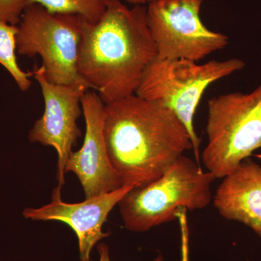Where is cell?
<instances>
[{
    "instance_id": "6da1fadb",
    "label": "cell",
    "mask_w": 261,
    "mask_h": 261,
    "mask_svg": "<svg viewBox=\"0 0 261 261\" xmlns=\"http://www.w3.org/2000/svg\"><path fill=\"white\" fill-rule=\"evenodd\" d=\"M103 133L122 186H145L192 150L185 125L171 110L132 94L105 104Z\"/></svg>"
},
{
    "instance_id": "7a4b0ae2",
    "label": "cell",
    "mask_w": 261,
    "mask_h": 261,
    "mask_svg": "<svg viewBox=\"0 0 261 261\" xmlns=\"http://www.w3.org/2000/svg\"><path fill=\"white\" fill-rule=\"evenodd\" d=\"M157 56L145 5L106 0L97 23L82 18L79 73L105 104L135 94Z\"/></svg>"
},
{
    "instance_id": "3957f363",
    "label": "cell",
    "mask_w": 261,
    "mask_h": 261,
    "mask_svg": "<svg viewBox=\"0 0 261 261\" xmlns=\"http://www.w3.org/2000/svg\"><path fill=\"white\" fill-rule=\"evenodd\" d=\"M210 171L181 155L162 176L145 186L135 187L118 202L126 229L145 232L174 220L181 209L205 208L212 200Z\"/></svg>"
},
{
    "instance_id": "277c9868",
    "label": "cell",
    "mask_w": 261,
    "mask_h": 261,
    "mask_svg": "<svg viewBox=\"0 0 261 261\" xmlns=\"http://www.w3.org/2000/svg\"><path fill=\"white\" fill-rule=\"evenodd\" d=\"M238 58L198 64L186 59L156 58L146 69L135 94L172 111L188 130L196 162L200 165L201 140L194 117L202 95L211 84L243 69Z\"/></svg>"
},
{
    "instance_id": "5b68a950",
    "label": "cell",
    "mask_w": 261,
    "mask_h": 261,
    "mask_svg": "<svg viewBox=\"0 0 261 261\" xmlns=\"http://www.w3.org/2000/svg\"><path fill=\"white\" fill-rule=\"evenodd\" d=\"M206 134L202 163L216 178H224L261 148V84L250 93L211 98Z\"/></svg>"
},
{
    "instance_id": "8992f818",
    "label": "cell",
    "mask_w": 261,
    "mask_h": 261,
    "mask_svg": "<svg viewBox=\"0 0 261 261\" xmlns=\"http://www.w3.org/2000/svg\"><path fill=\"white\" fill-rule=\"evenodd\" d=\"M82 21L80 15L51 13L41 5H28L18 24L17 53L30 58L40 56L44 75L51 83L91 89L78 70Z\"/></svg>"
},
{
    "instance_id": "52a82bcc",
    "label": "cell",
    "mask_w": 261,
    "mask_h": 261,
    "mask_svg": "<svg viewBox=\"0 0 261 261\" xmlns=\"http://www.w3.org/2000/svg\"><path fill=\"white\" fill-rule=\"evenodd\" d=\"M204 0H155L147 7V25L157 58L198 62L228 45V38L202 21Z\"/></svg>"
},
{
    "instance_id": "ba28073f",
    "label": "cell",
    "mask_w": 261,
    "mask_h": 261,
    "mask_svg": "<svg viewBox=\"0 0 261 261\" xmlns=\"http://www.w3.org/2000/svg\"><path fill=\"white\" fill-rule=\"evenodd\" d=\"M32 73L42 90L44 111L29 132V140L56 149L57 180L63 187L65 166L82 136L77 120L83 114L82 99L89 89L85 86L51 83L46 78L42 67L37 64Z\"/></svg>"
},
{
    "instance_id": "9c48e42d",
    "label": "cell",
    "mask_w": 261,
    "mask_h": 261,
    "mask_svg": "<svg viewBox=\"0 0 261 261\" xmlns=\"http://www.w3.org/2000/svg\"><path fill=\"white\" fill-rule=\"evenodd\" d=\"M86 123L83 145L70 154L65 173L73 172L83 187L85 199L108 193L122 187L108 157L103 133L105 103L95 91H87L82 99Z\"/></svg>"
},
{
    "instance_id": "30bf717a",
    "label": "cell",
    "mask_w": 261,
    "mask_h": 261,
    "mask_svg": "<svg viewBox=\"0 0 261 261\" xmlns=\"http://www.w3.org/2000/svg\"><path fill=\"white\" fill-rule=\"evenodd\" d=\"M133 188L135 187L124 185L82 202L68 203L62 200V187L58 185L53 190L49 204L39 208H25L23 214L25 219L33 221H56L68 225L78 238L80 260L91 261L92 249L111 234L102 231L108 215Z\"/></svg>"
},
{
    "instance_id": "8fae6325",
    "label": "cell",
    "mask_w": 261,
    "mask_h": 261,
    "mask_svg": "<svg viewBox=\"0 0 261 261\" xmlns=\"http://www.w3.org/2000/svg\"><path fill=\"white\" fill-rule=\"evenodd\" d=\"M223 178L215 207L224 219L243 223L261 238V166L247 159Z\"/></svg>"
},
{
    "instance_id": "7c38bea8",
    "label": "cell",
    "mask_w": 261,
    "mask_h": 261,
    "mask_svg": "<svg viewBox=\"0 0 261 261\" xmlns=\"http://www.w3.org/2000/svg\"><path fill=\"white\" fill-rule=\"evenodd\" d=\"M18 32V25L0 22V64L9 72L20 90L25 92L32 85L30 77L33 73L32 71H23L17 61Z\"/></svg>"
},
{
    "instance_id": "4fadbf2b",
    "label": "cell",
    "mask_w": 261,
    "mask_h": 261,
    "mask_svg": "<svg viewBox=\"0 0 261 261\" xmlns=\"http://www.w3.org/2000/svg\"><path fill=\"white\" fill-rule=\"evenodd\" d=\"M41 5L51 13L80 15L97 23L106 10V0H28V5Z\"/></svg>"
},
{
    "instance_id": "5bb4252c",
    "label": "cell",
    "mask_w": 261,
    "mask_h": 261,
    "mask_svg": "<svg viewBox=\"0 0 261 261\" xmlns=\"http://www.w3.org/2000/svg\"><path fill=\"white\" fill-rule=\"evenodd\" d=\"M28 0H0V22L17 25Z\"/></svg>"
},
{
    "instance_id": "9a60e30c",
    "label": "cell",
    "mask_w": 261,
    "mask_h": 261,
    "mask_svg": "<svg viewBox=\"0 0 261 261\" xmlns=\"http://www.w3.org/2000/svg\"><path fill=\"white\" fill-rule=\"evenodd\" d=\"M97 247L99 255V261H111L110 258L109 247L106 244H98ZM153 261H164V260L162 255H160Z\"/></svg>"
},
{
    "instance_id": "2e32d148",
    "label": "cell",
    "mask_w": 261,
    "mask_h": 261,
    "mask_svg": "<svg viewBox=\"0 0 261 261\" xmlns=\"http://www.w3.org/2000/svg\"><path fill=\"white\" fill-rule=\"evenodd\" d=\"M125 1L128 2L130 4L135 5H145L147 2L146 0H125Z\"/></svg>"
},
{
    "instance_id": "e0dca14e",
    "label": "cell",
    "mask_w": 261,
    "mask_h": 261,
    "mask_svg": "<svg viewBox=\"0 0 261 261\" xmlns=\"http://www.w3.org/2000/svg\"><path fill=\"white\" fill-rule=\"evenodd\" d=\"M152 1H155V0H146V2H149V3H150V2Z\"/></svg>"
}]
</instances>
